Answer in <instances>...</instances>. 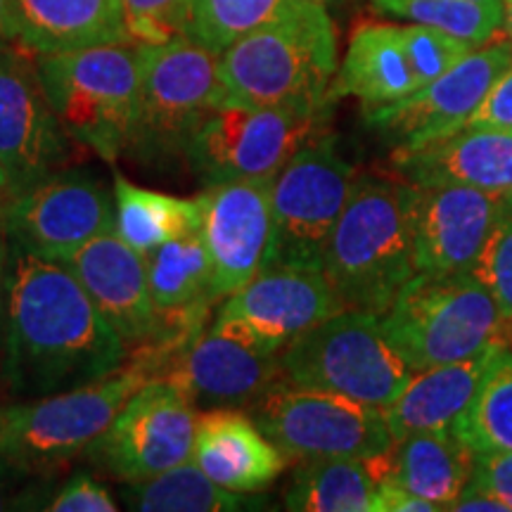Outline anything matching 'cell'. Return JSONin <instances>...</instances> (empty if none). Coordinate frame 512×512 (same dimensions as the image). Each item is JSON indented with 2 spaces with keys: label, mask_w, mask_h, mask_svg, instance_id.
<instances>
[{
  "label": "cell",
  "mask_w": 512,
  "mask_h": 512,
  "mask_svg": "<svg viewBox=\"0 0 512 512\" xmlns=\"http://www.w3.org/2000/svg\"><path fill=\"white\" fill-rule=\"evenodd\" d=\"M128 349L60 261L8 242L0 384L12 399L88 387L119 373Z\"/></svg>",
  "instance_id": "6da1fadb"
},
{
  "label": "cell",
  "mask_w": 512,
  "mask_h": 512,
  "mask_svg": "<svg viewBox=\"0 0 512 512\" xmlns=\"http://www.w3.org/2000/svg\"><path fill=\"white\" fill-rule=\"evenodd\" d=\"M230 100L299 112H328L337 74V36L318 0H290L219 57Z\"/></svg>",
  "instance_id": "7a4b0ae2"
},
{
  "label": "cell",
  "mask_w": 512,
  "mask_h": 512,
  "mask_svg": "<svg viewBox=\"0 0 512 512\" xmlns=\"http://www.w3.org/2000/svg\"><path fill=\"white\" fill-rule=\"evenodd\" d=\"M411 202V183L356 178L323 261L344 311L384 316L418 273Z\"/></svg>",
  "instance_id": "3957f363"
},
{
  "label": "cell",
  "mask_w": 512,
  "mask_h": 512,
  "mask_svg": "<svg viewBox=\"0 0 512 512\" xmlns=\"http://www.w3.org/2000/svg\"><path fill=\"white\" fill-rule=\"evenodd\" d=\"M389 342L413 373L512 349V330L475 273H415L382 316Z\"/></svg>",
  "instance_id": "277c9868"
},
{
  "label": "cell",
  "mask_w": 512,
  "mask_h": 512,
  "mask_svg": "<svg viewBox=\"0 0 512 512\" xmlns=\"http://www.w3.org/2000/svg\"><path fill=\"white\" fill-rule=\"evenodd\" d=\"M36 72L69 138L114 164L124 155L138 114V43L36 55Z\"/></svg>",
  "instance_id": "5b68a950"
},
{
  "label": "cell",
  "mask_w": 512,
  "mask_h": 512,
  "mask_svg": "<svg viewBox=\"0 0 512 512\" xmlns=\"http://www.w3.org/2000/svg\"><path fill=\"white\" fill-rule=\"evenodd\" d=\"M138 53V114L126 155L138 164H162L183 157L197 126L228 98L221 55L188 36L143 43Z\"/></svg>",
  "instance_id": "8992f818"
},
{
  "label": "cell",
  "mask_w": 512,
  "mask_h": 512,
  "mask_svg": "<svg viewBox=\"0 0 512 512\" xmlns=\"http://www.w3.org/2000/svg\"><path fill=\"white\" fill-rule=\"evenodd\" d=\"M287 382L323 389L387 411L399 399L413 370L389 342L382 316L339 311L294 337L280 351Z\"/></svg>",
  "instance_id": "52a82bcc"
},
{
  "label": "cell",
  "mask_w": 512,
  "mask_h": 512,
  "mask_svg": "<svg viewBox=\"0 0 512 512\" xmlns=\"http://www.w3.org/2000/svg\"><path fill=\"white\" fill-rule=\"evenodd\" d=\"M150 382L138 363L72 392L0 403V453L41 472L83 456L126 401Z\"/></svg>",
  "instance_id": "ba28073f"
},
{
  "label": "cell",
  "mask_w": 512,
  "mask_h": 512,
  "mask_svg": "<svg viewBox=\"0 0 512 512\" xmlns=\"http://www.w3.org/2000/svg\"><path fill=\"white\" fill-rule=\"evenodd\" d=\"M328 114L226 98L197 126L183 157L204 188L275 181L287 162L323 133Z\"/></svg>",
  "instance_id": "9c48e42d"
},
{
  "label": "cell",
  "mask_w": 512,
  "mask_h": 512,
  "mask_svg": "<svg viewBox=\"0 0 512 512\" xmlns=\"http://www.w3.org/2000/svg\"><path fill=\"white\" fill-rule=\"evenodd\" d=\"M356 166L320 133L273 181V233L264 268L323 271L325 249L356 185Z\"/></svg>",
  "instance_id": "30bf717a"
},
{
  "label": "cell",
  "mask_w": 512,
  "mask_h": 512,
  "mask_svg": "<svg viewBox=\"0 0 512 512\" xmlns=\"http://www.w3.org/2000/svg\"><path fill=\"white\" fill-rule=\"evenodd\" d=\"M249 413L266 437L294 460H366L394 444L380 408L323 389L299 387L285 377Z\"/></svg>",
  "instance_id": "8fae6325"
},
{
  "label": "cell",
  "mask_w": 512,
  "mask_h": 512,
  "mask_svg": "<svg viewBox=\"0 0 512 512\" xmlns=\"http://www.w3.org/2000/svg\"><path fill=\"white\" fill-rule=\"evenodd\" d=\"M197 406L176 382L150 380L83 453L121 484L145 482L192 458Z\"/></svg>",
  "instance_id": "7c38bea8"
},
{
  "label": "cell",
  "mask_w": 512,
  "mask_h": 512,
  "mask_svg": "<svg viewBox=\"0 0 512 512\" xmlns=\"http://www.w3.org/2000/svg\"><path fill=\"white\" fill-rule=\"evenodd\" d=\"M0 230L12 245L62 261L117 230L114 192L86 171H55L5 200Z\"/></svg>",
  "instance_id": "4fadbf2b"
},
{
  "label": "cell",
  "mask_w": 512,
  "mask_h": 512,
  "mask_svg": "<svg viewBox=\"0 0 512 512\" xmlns=\"http://www.w3.org/2000/svg\"><path fill=\"white\" fill-rule=\"evenodd\" d=\"M510 62L512 41L508 36L496 38L406 98L380 107H363L366 124L394 147H418L451 136L475 114Z\"/></svg>",
  "instance_id": "5bb4252c"
},
{
  "label": "cell",
  "mask_w": 512,
  "mask_h": 512,
  "mask_svg": "<svg viewBox=\"0 0 512 512\" xmlns=\"http://www.w3.org/2000/svg\"><path fill=\"white\" fill-rule=\"evenodd\" d=\"M344 311L323 271L264 268L226 297L211 325L266 351L280 354L294 337Z\"/></svg>",
  "instance_id": "9a60e30c"
},
{
  "label": "cell",
  "mask_w": 512,
  "mask_h": 512,
  "mask_svg": "<svg viewBox=\"0 0 512 512\" xmlns=\"http://www.w3.org/2000/svg\"><path fill=\"white\" fill-rule=\"evenodd\" d=\"M67 133L43 93L36 62L0 48V169L8 197L62 171Z\"/></svg>",
  "instance_id": "2e32d148"
},
{
  "label": "cell",
  "mask_w": 512,
  "mask_h": 512,
  "mask_svg": "<svg viewBox=\"0 0 512 512\" xmlns=\"http://www.w3.org/2000/svg\"><path fill=\"white\" fill-rule=\"evenodd\" d=\"M202 204V240L214 264V294L226 299L264 271L273 233V181L211 185Z\"/></svg>",
  "instance_id": "e0dca14e"
},
{
  "label": "cell",
  "mask_w": 512,
  "mask_h": 512,
  "mask_svg": "<svg viewBox=\"0 0 512 512\" xmlns=\"http://www.w3.org/2000/svg\"><path fill=\"white\" fill-rule=\"evenodd\" d=\"M501 197L465 185H413L418 273H470L494 228Z\"/></svg>",
  "instance_id": "ac0fdd59"
},
{
  "label": "cell",
  "mask_w": 512,
  "mask_h": 512,
  "mask_svg": "<svg viewBox=\"0 0 512 512\" xmlns=\"http://www.w3.org/2000/svg\"><path fill=\"white\" fill-rule=\"evenodd\" d=\"M280 377V354H266L209 323L164 380L176 382L197 408L209 411L252 408Z\"/></svg>",
  "instance_id": "d6986e66"
},
{
  "label": "cell",
  "mask_w": 512,
  "mask_h": 512,
  "mask_svg": "<svg viewBox=\"0 0 512 512\" xmlns=\"http://www.w3.org/2000/svg\"><path fill=\"white\" fill-rule=\"evenodd\" d=\"M98 306L107 323L136 351L157 332L145 256L119 238L117 230L100 235L60 261Z\"/></svg>",
  "instance_id": "ffe728a7"
},
{
  "label": "cell",
  "mask_w": 512,
  "mask_h": 512,
  "mask_svg": "<svg viewBox=\"0 0 512 512\" xmlns=\"http://www.w3.org/2000/svg\"><path fill=\"white\" fill-rule=\"evenodd\" d=\"M389 162L411 185H465L491 195L512 192V131L460 128L418 147H394Z\"/></svg>",
  "instance_id": "44dd1931"
},
{
  "label": "cell",
  "mask_w": 512,
  "mask_h": 512,
  "mask_svg": "<svg viewBox=\"0 0 512 512\" xmlns=\"http://www.w3.org/2000/svg\"><path fill=\"white\" fill-rule=\"evenodd\" d=\"M287 458L242 408L197 413L192 463L223 489L259 494L283 475Z\"/></svg>",
  "instance_id": "7402d4cb"
},
{
  "label": "cell",
  "mask_w": 512,
  "mask_h": 512,
  "mask_svg": "<svg viewBox=\"0 0 512 512\" xmlns=\"http://www.w3.org/2000/svg\"><path fill=\"white\" fill-rule=\"evenodd\" d=\"M152 304L157 311L155 335H185L207 325L214 294V264L202 233L164 242L145 256Z\"/></svg>",
  "instance_id": "603a6c76"
},
{
  "label": "cell",
  "mask_w": 512,
  "mask_h": 512,
  "mask_svg": "<svg viewBox=\"0 0 512 512\" xmlns=\"http://www.w3.org/2000/svg\"><path fill=\"white\" fill-rule=\"evenodd\" d=\"M477 453L453 430L420 432L394 441L387 451L366 458L377 484L396 482L441 510L463 494L475 472Z\"/></svg>",
  "instance_id": "cb8c5ba5"
},
{
  "label": "cell",
  "mask_w": 512,
  "mask_h": 512,
  "mask_svg": "<svg viewBox=\"0 0 512 512\" xmlns=\"http://www.w3.org/2000/svg\"><path fill=\"white\" fill-rule=\"evenodd\" d=\"M498 351L503 349L413 373L399 399L384 411L394 441L420 432L451 430L475 399Z\"/></svg>",
  "instance_id": "d4e9b609"
},
{
  "label": "cell",
  "mask_w": 512,
  "mask_h": 512,
  "mask_svg": "<svg viewBox=\"0 0 512 512\" xmlns=\"http://www.w3.org/2000/svg\"><path fill=\"white\" fill-rule=\"evenodd\" d=\"M19 46L31 53H64L128 43L124 0H17Z\"/></svg>",
  "instance_id": "484cf974"
},
{
  "label": "cell",
  "mask_w": 512,
  "mask_h": 512,
  "mask_svg": "<svg viewBox=\"0 0 512 512\" xmlns=\"http://www.w3.org/2000/svg\"><path fill=\"white\" fill-rule=\"evenodd\" d=\"M396 24H363L351 36L342 67L330 86V102L354 95L363 107H380L418 91Z\"/></svg>",
  "instance_id": "4316f807"
},
{
  "label": "cell",
  "mask_w": 512,
  "mask_h": 512,
  "mask_svg": "<svg viewBox=\"0 0 512 512\" xmlns=\"http://www.w3.org/2000/svg\"><path fill=\"white\" fill-rule=\"evenodd\" d=\"M114 202L119 238L143 256L164 242L188 238L202 230V204L197 197L183 200L166 192L138 188L124 176H117Z\"/></svg>",
  "instance_id": "83f0119b"
},
{
  "label": "cell",
  "mask_w": 512,
  "mask_h": 512,
  "mask_svg": "<svg viewBox=\"0 0 512 512\" xmlns=\"http://www.w3.org/2000/svg\"><path fill=\"white\" fill-rule=\"evenodd\" d=\"M377 482L366 460H299L285 491V508L297 512H375Z\"/></svg>",
  "instance_id": "f1b7e54d"
},
{
  "label": "cell",
  "mask_w": 512,
  "mask_h": 512,
  "mask_svg": "<svg viewBox=\"0 0 512 512\" xmlns=\"http://www.w3.org/2000/svg\"><path fill=\"white\" fill-rule=\"evenodd\" d=\"M254 494H235L204 475L190 460L162 475L131 482L121 489L128 510L140 512H235L256 508Z\"/></svg>",
  "instance_id": "f546056e"
},
{
  "label": "cell",
  "mask_w": 512,
  "mask_h": 512,
  "mask_svg": "<svg viewBox=\"0 0 512 512\" xmlns=\"http://www.w3.org/2000/svg\"><path fill=\"white\" fill-rule=\"evenodd\" d=\"M451 430L475 453L512 451V349L494 356L475 399Z\"/></svg>",
  "instance_id": "4dcf8cb0"
},
{
  "label": "cell",
  "mask_w": 512,
  "mask_h": 512,
  "mask_svg": "<svg viewBox=\"0 0 512 512\" xmlns=\"http://www.w3.org/2000/svg\"><path fill=\"white\" fill-rule=\"evenodd\" d=\"M373 3L382 12L441 29L475 48L486 46L503 34V3H479V0H373Z\"/></svg>",
  "instance_id": "1f68e13d"
},
{
  "label": "cell",
  "mask_w": 512,
  "mask_h": 512,
  "mask_svg": "<svg viewBox=\"0 0 512 512\" xmlns=\"http://www.w3.org/2000/svg\"><path fill=\"white\" fill-rule=\"evenodd\" d=\"M287 3L290 0H190L185 36L221 55L249 31L278 17Z\"/></svg>",
  "instance_id": "d6a6232c"
},
{
  "label": "cell",
  "mask_w": 512,
  "mask_h": 512,
  "mask_svg": "<svg viewBox=\"0 0 512 512\" xmlns=\"http://www.w3.org/2000/svg\"><path fill=\"white\" fill-rule=\"evenodd\" d=\"M472 273L496 299L503 320L512 330V192L501 197L494 228Z\"/></svg>",
  "instance_id": "836d02e7"
},
{
  "label": "cell",
  "mask_w": 512,
  "mask_h": 512,
  "mask_svg": "<svg viewBox=\"0 0 512 512\" xmlns=\"http://www.w3.org/2000/svg\"><path fill=\"white\" fill-rule=\"evenodd\" d=\"M401 29V41L406 48L408 62H411L418 86L437 81L448 69H453L460 60L475 50L467 41L446 34V31L427 27V24H406Z\"/></svg>",
  "instance_id": "e575fe53"
},
{
  "label": "cell",
  "mask_w": 512,
  "mask_h": 512,
  "mask_svg": "<svg viewBox=\"0 0 512 512\" xmlns=\"http://www.w3.org/2000/svg\"><path fill=\"white\" fill-rule=\"evenodd\" d=\"M188 12L190 0H124L128 36L138 46L185 36Z\"/></svg>",
  "instance_id": "d590c367"
},
{
  "label": "cell",
  "mask_w": 512,
  "mask_h": 512,
  "mask_svg": "<svg viewBox=\"0 0 512 512\" xmlns=\"http://www.w3.org/2000/svg\"><path fill=\"white\" fill-rule=\"evenodd\" d=\"M55 479V472L31 470L0 453V510H48Z\"/></svg>",
  "instance_id": "8d00e7d4"
},
{
  "label": "cell",
  "mask_w": 512,
  "mask_h": 512,
  "mask_svg": "<svg viewBox=\"0 0 512 512\" xmlns=\"http://www.w3.org/2000/svg\"><path fill=\"white\" fill-rule=\"evenodd\" d=\"M53 512H117L114 496L88 472H76L57 491L50 508Z\"/></svg>",
  "instance_id": "74e56055"
},
{
  "label": "cell",
  "mask_w": 512,
  "mask_h": 512,
  "mask_svg": "<svg viewBox=\"0 0 512 512\" xmlns=\"http://www.w3.org/2000/svg\"><path fill=\"white\" fill-rule=\"evenodd\" d=\"M470 484L498 498L512 512V451L477 453Z\"/></svg>",
  "instance_id": "f35d334b"
},
{
  "label": "cell",
  "mask_w": 512,
  "mask_h": 512,
  "mask_svg": "<svg viewBox=\"0 0 512 512\" xmlns=\"http://www.w3.org/2000/svg\"><path fill=\"white\" fill-rule=\"evenodd\" d=\"M463 128H503V131H512V62L498 76L491 91L482 100V105L467 119Z\"/></svg>",
  "instance_id": "ab89813d"
},
{
  "label": "cell",
  "mask_w": 512,
  "mask_h": 512,
  "mask_svg": "<svg viewBox=\"0 0 512 512\" xmlns=\"http://www.w3.org/2000/svg\"><path fill=\"white\" fill-rule=\"evenodd\" d=\"M441 510L437 503L427 501L406 486L396 482H382L377 484L375 496V512H437Z\"/></svg>",
  "instance_id": "60d3db41"
},
{
  "label": "cell",
  "mask_w": 512,
  "mask_h": 512,
  "mask_svg": "<svg viewBox=\"0 0 512 512\" xmlns=\"http://www.w3.org/2000/svg\"><path fill=\"white\" fill-rule=\"evenodd\" d=\"M448 510H456V512H477V510H484V512H508V508L494 498L491 494H486V491L477 489V486L467 484L463 489V494H460L456 501L451 503V508Z\"/></svg>",
  "instance_id": "b9f144b4"
},
{
  "label": "cell",
  "mask_w": 512,
  "mask_h": 512,
  "mask_svg": "<svg viewBox=\"0 0 512 512\" xmlns=\"http://www.w3.org/2000/svg\"><path fill=\"white\" fill-rule=\"evenodd\" d=\"M19 43L17 0H0V48H10Z\"/></svg>",
  "instance_id": "7bdbcfd3"
},
{
  "label": "cell",
  "mask_w": 512,
  "mask_h": 512,
  "mask_svg": "<svg viewBox=\"0 0 512 512\" xmlns=\"http://www.w3.org/2000/svg\"><path fill=\"white\" fill-rule=\"evenodd\" d=\"M5 275H8V238L0 230V332H3L5 313Z\"/></svg>",
  "instance_id": "ee69618b"
},
{
  "label": "cell",
  "mask_w": 512,
  "mask_h": 512,
  "mask_svg": "<svg viewBox=\"0 0 512 512\" xmlns=\"http://www.w3.org/2000/svg\"><path fill=\"white\" fill-rule=\"evenodd\" d=\"M503 3V34L512 41V0H501Z\"/></svg>",
  "instance_id": "f6af8a7d"
},
{
  "label": "cell",
  "mask_w": 512,
  "mask_h": 512,
  "mask_svg": "<svg viewBox=\"0 0 512 512\" xmlns=\"http://www.w3.org/2000/svg\"><path fill=\"white\" fill-rule=\"evenodd\" d=\"M5 200H8V185H5V176H3V169H0V214H3Z\"/></svg>",
  "instance_id": "bcb514c9"
},
{
  "label": "cell",
  "mask_w": 512,
  "mask_h": 512,
  "mask_svg": "<svg viewBox=\"0 0 512 512\" xmlns=\"http://www.w3.org/2000/svg\"><path fill=\"white\" fill-rule=\"evenodd\" d=\"M479 3H501V0H479Z\"/></svg>",
  "instance_id": "7dc6e473"
},
{
  "label": "cell",
  "mask_w": 512,
  "mask_h": 512,
  "mask_svg": "<svg viewBox=\"0 0 512 512\" xmlns=\"http://www.w3.org/2000/svg\"><path fill=\"white\" fill-rule=\"evenodd\" d=\"M318 3H325V0H318Z\"/></svg>",
  "instance_id": "c3c4849f"
}]
</instances>
